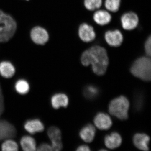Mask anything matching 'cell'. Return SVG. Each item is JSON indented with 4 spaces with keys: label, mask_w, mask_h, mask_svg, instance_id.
<instances>
[{
    "label": "cell",
    "mask_w": 151,
    "mask_h": 151,
    "mask_svg": "<svg viewBox=\"0 0 151 151\" xmlns=\"http://www.w3.org/2000/svg\"><path fill=\"white\" fill-rule=\"evenodd\" d=\"M81 61L84 66L92 65L93 72L97 75L102 76L105 74L107 70L109 58L105 48L95 45L83 52L81 55Z\"/></svg>",
    "instance_id": "cell-1"
},
{
    "label": "cell",
    "mask_w": 151,
    "mask_h": 151,
    "mask_svg": "<svg viewBox=\"0 0 151 151\" xmlns=\"http://www.w3.org/2000/svg\"><path fill=\"white\" fill-rule=\"evenodd\" d=\"M131 73L143 81H150L151 60L150 57H142L136 60L131 66Z\"/></svg>",
    "instance_id": "cell-2"
},
{
    "label": "cell",
    "mask_w": 151,
    "mask_h": 151,
    "mask_svg": "<svg viewBox=\"0 0 151 151\" xmlns=\"http://www.w3.org/2000/svg\"><path fill=\"white\" fill-rule=\"evenodd\" d=\"M129 105V102L127 97L121 96L110 102L108 110L110 114L120 120H127Z\"/></svg>",
    "instance_id": "cell-3"
},
{
    "label": "cell",
    "mask_w": 151,
    "mask_h": 151,
    "mask_svg": "<svg viewBox=\"0 0 151 151\" xmlns=\"http://www.w3.org/2000/svg\"><path fill=\"white\" fill-rule=\"evenodd\" d=\"M17 29L16 21L10 15L5 13L0 22V42H7L13 37Z\"/></svg>",
    "instance_id": "cell-4"
},
{
    "label": "cell",
    "mask_w": 151,
    "mask_h": 151,
    "mask_svg": "<svg viewBox=\"0 0 151 151\" xmlns=\"http://www.w3.org/2000/svg\"><path fill=\"white\" fill-rule=\"evenodd\" d=\"M30 37L34 43L38 45H44L48 42L49 35L45 29L36 26L31 29Z\"/></svg>",
    "instance_id": "cell-5"
},
{
    "label": "cell",
    "mask_w": 151,
    "mask_h": 151,
    "mask_svg": "<svg viewBox=\"0 0 151 151\" xmlns=\"http://www.w3.org/2000/svg\"><path fill=\"white\" fill-rule=\"evenodd\" d=\"M47 135L51 142V147L52 151H59L63 148L61 142V133L57 127H50L47 131Z\"/></svg>",
    "instance_id": "cell-6"
},
{
    "label": "cell",
    "mask_w": 151,
    "mask_h": 151,
    "mask_svg": "<svg viewBox=\"0 0 151 151\" xmlns=\"http://www.w3.org/2000/svg\"><path fill=\"white\" fill-rule=\"evenodd\" d=\"M122 27L126 30L135 29L139 24V19L137 15L133 12L126 13L122 16L121 19Z\"/></svg>",
    "instance_id": "cell-7"
},
{
    "label": "cell",
    "mask_w": 151,
    "mask_h": 151,
    "mask_svg": "<svg viewBox=\"0 0 151 151\" xmlns=\"http://www.w3.org/2000/svg\"><path fill=\"white\" fill-rule=\"evenodd\" d=\"M105 39L108 45L113 47H118L122 45L124 37L119 30H109L105 34Z\"/></svg>",
    "instance_id": "cell-8"
},
{
    "label": "cell",
    "mask_w": 151,
    "mask_h": 151,
    "mask_svg": "<svg viewBox=\"0 0 151 151\" xmlns=\"http://www.w3.org/2000/svg\"><path fill=\"white\" fill-rule=\"evenodd\" d=\"M78 34L80 39L85 42L93 41L96 37V33L92 26L86 23L80 25L78 28Z\"/></svg>",
    "instance_id": "cell-9"
},
{
    "label": "cell",
    "mask_w": 151,
    "mask_h": 151,
    "mask_svg": "<svg viewBox=\"0 0 151 151\" xmlns=\"http://www.w3.org/2000/svg\"><path fill=\"white\" fill-rule=\"evenodd\" d=\"M94 124L95 126L101 130L109 129L112 126V121L108 114L103 113H99L94 117Z\"/></svg>",
    "instance_id": "cell-10"
},
{
    "label": "cell",
    "mask_w": 151,
    "mask_h": 151,
    "mask_svg": "<svg viewBox=\"0 0 151 151\" xmlns=\"http://www.w3.org/2000/svg\"><path fill=\"white\" fill-rule=\"evenodd\" d=\"M25 130L30 134H36L42 132L45 127L42 122L39 119H34L26 122L24 125Z\"/></svg>",
    "instance_id": "cell-11"
},
{
    "label": "cell",
    "mask_w": 151,
    "mask_h": 151,
    "mask_svg": "<svg viewBox=\"0 0 151 151\" xmlns=\"http://www.w3.org/2000/svg\"><path fill=\"white\" fill-rule=\"evenodd\" d=\"M104 143L108 148L115 149L121 146L122 138L119 133L113 132L105 136L104 138Z\"/></svg>",
    "instance_id": "cell-12"
},
{
    "label": "cell",
    "mask_w": 151,
    "mask_h": 151,
    "mask_svg": "<svg viewBox=\"0 0 151 151\" xmlns=\"http://www.w3.org/2000/svg\"><path fill=\"white\" fill-rule=\"evenodd\" d=\"M133 141L135 147L138 149L143 151L149 150L150 137L147 135L138 133L134 136Z\"/></svg>",
    "instance_id": "cell-13"
},
{
    "label": "cell",
    "mask_w": 151,
    "mask_h": 151,
    "mask_svg": "<svg viewBox=\"0 0 151 151\" xmlns=\"http://www.w3.org/2000/svg\"><path fill=\"white\" fill-rule=\"evenodd\" d=\"M51 104L52 108L55 109L59 108H66L68 105L69 100L66 94L63 93H57L51 97Z\"/></svg>",
    "instance_id": "cell-14"
},
{
    "label": "cell",
    "mask_w": 151,
    "mask_h": 151,
    "mask_svg": "<svg viewBox=\"0 0 151 151\" xmlns=\"http://www.w3.org/2000/svg\"><path fill=\"white\" fill-rule=\"evenodd\" d=\"M95 133V127L91 124H88L81 129L79 134L82 140L86 142L90 143L94 140Z\"/></svg>",
    "instance_id": "cell-15"
},
{
    "label": "cell",
    "mask_w": 151,
    "mask_h": 151,
    "mask_svg": "<svg viewBox=\"0 0 151 151\" xmlns=\"http://www.w3.org/2000/svg\"><path fill=\"white\" fill-rule=\"evenodd\" d=\"M93 19L97 24L104 26L110 23L112 19V17L107 11L99 10L94 13Z\"/></svg>",
    "instance_id": "cell-16"
},
{
    "label": "cell",
    "mask_w": 151,
    "mask_h": 151,
    "mask_svg": "<svg viewBox=\"0 0 151 151\" xmlns=\"http://www.w3.org/2000/svg\"><path fill=\"white\" fill-rule=\"evenodd\" d=\"M16 73V68L13 64L9 61L0 63V75L4 78H10Z\"/></svg>",
    "instance_id": "cell-17"
},
{
    "label": "cell",
    "mask_w": 151,
    "mask_h": 151,
    "mask_svg": "<svg viewBox=\"0 0 151 151\" xmlns=\"http://www.w3.org/2000/svg\"><path fill=\"white\" fill-rule=\"evenodd\" d=\"M20 145L23 150L34 151L37 150V145L35 139L31 136H24L21 139Z\"/></svg>",
    "instance_id": "cell-18"
},
{
    "label": "cell",
    "mask_w": 151,
    "mask_h": 151,
    "mask_svg": "<svg viewBox=\"0 0 151 151\" xmlns=\"http://www.w3.org/2000/svg\"><path fill=\"white\" fill-rule=\"evenodd\" d=\"M15 89L18 94L21 95L27 94L30 90V85L27 81L24 79H19L15 84Z\"/></svg>",
    "instance_id": "cell-19"
},
{
    "label": "cell",
    "mask_w": 151,
    "mask_h": 151,
    "mask_svg": "<svg viewBox=\"0 0 151 151\" xmlns=\"http://www.w3.org/2000/svg\"><path fill=\"white\" fill-rule=\"evenodd\" d=\"M1 149L3 151H16L19 150V146L16 141L8 139L1 144Z\"/></svg>",
    "instance_id": "cell-20"
},
{
    "label": "cell",
    "mask_w": 151,
    "mask_h": 151,
    "mask_svg": "<svg viewBox=\"0 0 151 151\" xmlns=\"http://www.w3.org/2000/svg\"><path fill=\"white\" fill-rule=\"evenodd\" d=\"M84 95L87 99H93L97 97L99 90L97 87L93 85H88L84 89Z\"/></svg>",
    "instance_id": "cell-21"
},
{
    "label": "cell",
    "mask_w": 151,
    "mask_h": 151,
    "mask_svg": "<svg viewBox=\"0 0 151 151\" xmlns=\"http://www.w3.org/2000/svg\"><path fill=\"white\" fill-rule=\"evenodd\" d=\"M102 3V0H84V6L88 10L93 11L100 9Z\"/></svg>",
    "instance_id": "cell-22"
},
{
    "label": "cell",
    "mask_w": 151,
    "mask_h": 151,
    "mask_svg": "<svg viewBox=\"0 0 151 151\" xmlns=\"http://www.w3.org/2000/svg\"><path fill=\"white\" fill-rule=\"evenodd\" d=\"M121 3V0H105V7L108 10L116 12L119 10Z\"/></svg>",
    "instance_id": "cell-23"
},
{
    "label": "cell",
    "mask_w": 151,
    "mask_h": 151,
    "mask_svg": "<svg viewBox=\"0 0 151 151\" xmlns=\"http://www.w3.org/2000/svg\"><path fill=\"white\" fill-rule=\"evenodd\" d=\"M151 37L150 36L146 40L145 44V50L147 56L150 57L151 55Z\"/></svg>",
    "instance_id": "cell-24"
},
{
    "label": "cell",
    "mask_w": 151,
    "mask_h": 151,
    "mask_svg": "<svg viewBox=\"0 0 151 151\" xmlns=\"http://www.w3.org/2000/svg\"><path fill=\"white\" fill-rule=\"evenodd\" d=\"M37 150L40 151H52L51 145L47 143H42L38 146H37Z\"/></svg>",
    "instance_id": "cell-25"
},
{
    "label": "cell",
    "mask_w": 151,
    "mask_h": 151,
    "mask_svg": "<svg viewBox=\"0 0 151 151\" xmlns=\"http://www.w3.org/2000/svg\"><path fill=\"white\" fill-rule=\"evenodd\" d=\"M76 151H90V149L88 146L86 145H82L79 146L77 149Z\"/></svg>",
    "instance_id": "cell-26"
},
{
    "label": "cell",
    "mask_w": 151,
    "mask_h": 151,
    "mask_svg": "<svg viewBox=\"0 0 151 151\" xmlns=\"http://www.w3.org/2000/svg\"><path fill=\"white\" fill-rule=\"evenodd\" d=\"M4 14L5 12H4L3 11L0 10V22L1 21L2 19L3 16H4Z\"/></svg>",
    "instance_id": "cell-27"
},
{
    "label": "cell",
    "mask_w": 151,
    "mask_h": 151,
    "mask_svg": "<svg viewBox=\"0 0 151 151\" xmlns=\"http://www.w3.org/2000/svg\"><path fill=\"white\" fill-rule=\"evenodd\" d=\"M26 1H29V0H26Z\"/></svg>",
    "instance_id": "cell-28"
}]
</instances>
